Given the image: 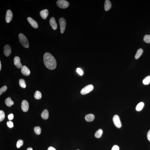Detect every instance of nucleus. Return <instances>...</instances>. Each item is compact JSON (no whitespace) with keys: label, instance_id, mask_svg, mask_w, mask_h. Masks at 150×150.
I'll return each mask as SVG.
<instances>
[{"label":"nucleus","instance_id":"nucleus-19","mask_svg":"<svg viewBox=\"0 0 150 150\" xmlns=\"http://www.w3.org/2000/svg\"><path fill=\"white\" fill-rule=\"evenodd\" d=\"M143 52V50L142 49H140L138 50L136 55L135 56V58L136 59H138L141 56Z\"/></svg>","mask_w":150,"mask_h":150},{"label":"nucleus","instance_id":"nucleus-29","mask_svg":"<svg viewBox=\"0 0 150 150\" xmlns=\"http://www.w3.org/2000/svg\"><path fill=\"white\" fill-rule=\"evenodd\" d=\"M7 87L6 86H3L0 89V95H1L3 93L6 91L7 90Z\"/></svg>","mask_w":150,"mask_h":150},{"label":"nucleus","instance_id":"nucleus-28","mask_svg":"<svg viewBox=\"0 0 150 150\" xmlns=\"http://www.w3.org/2000/svg\"><path fill=\"white\" fill-rule=\"evenodd\" d=\"M5 117V113L2 110L0 111V121L1 122L4 120Z\"/></svg>","mask_w":150,"mask_h":150},{"label":"nucleus","instance_id":"nucleus-10","mask_svg":"<svg viewBox=\"0 0 150 150\" xmlns=\"http://www.w3.org/2000/svg\"><path fill=\"white\" fill-rule=\"evenodd\" d=\"M21 72L23 75L27 76H29L30 73V70L25 65L22 66L21 68Z\"/></svg>","mask_w":150,"mask_h":150},{"label":"nucleus","instance_id":"nucleus-30","mask_svg":"<svg viewBox=\"0 0 150 150\" xmlns=\"http://www.w3.org/2000/svg\"><path fill=\"white\" fill-rule=\"evenodd\" d=\"M7 125L8 127L10 128H12L14 127V124L12 121H9L7 122Z\"/></svg>","mask_w":150,"mask_h":150},{"label":"nucleus","instance_id":"nucleus-20","mask_svg":"<svg viewBox=\"0 0 150 150\" xmlns=\"http://www.w3.org/2000/svg\"><path fill=\"white\" fill-rule=\"evenodd\" d=\"M103 131L102 129H100L96 131L94 135V136L96 138H100L103 134Z\"/></svg>","mask_w":150,"mask_h":150},{"label":"nucleus","instance_id":"nucleus-32","mask_svg":"<svg viewBox=\"0 0 150 150\" xmlns=\"http://www.w3.org/2000/svg\"><path fill=\"white\" fill-rule=\"evenodd\" d=\"M120 148L117 145H114L113 147L111 150H119Z\"/></svg>","mask_w":150,"mask_h":150},{"label":"nucleus","instance_id":"nucleus-3","mask_svg":"<svg viewBox=\"0 0 150 150\" xmlns=\"http://www.w3.org/2000/svg\"><path fill=\"white\" fill-rule=\"evenodd\" d=\"M56 3L57 6L62 9L66 8L69 6V3L65 0H58L57 1Z\"/></svg>","mask_w":150,"mask_h":150},{"label":"nucleus","instance_id":"nucleus-7","mask_svg":"<svg viewBox=\"0 0 150 150\" xmlns=\"http://www.w3.org/2000/svg\"><path fill=\"white\" fill-rule=\"evenodd\" d=\"M13 17V14L12 11L10 10H7L5 17L6 21L8 23L12 21Z\"/></svg>","mask_w":150,"mask_h":150},{"label":"nucleus","instance_id":"nucleus-24","mask_svg":"<svg viewBox=\"0 0 150 150\" xmlns=\"http://www.w3.org/2000/svg\"><path fill=\"white\" fill-rule=\"evenodd\" d=\"M19 85L21 88H25L26 87L25 81L23 79H20L19 80Z\"/></svg>","mask_w":150,"mask_h":150},{"label":"nucleus","instance_id":"nucleus-37","mask_svg":"<svg viewBox=\"0 0 150 150\" xmlns=\"http://www.w3.org/2000/svg\"><path fill=\"white\" fill-rule=\"evenodd\" d=\"M1 61H0V70H1Z\"/></svg>","mask_w":150,"mask_h":150},{"label":"nucleus","instance_id":"nucleus-1","mask_svg":"<svg viewBox=\"0 0 150 150\" xmlns=\"http://www.w3.org/2000/svg\"><path fill=\"white\" fill-rule=\"evenodd\" d=\"M43 61L44 65L48 69L53 70L57 66V62L55 59L50 53L47 52L43 56Z\"/></svg>","mask_w":150,"mask_h":150},{"label":"nucleus","instance_id":"nucleus-22","mask_svg":"<svg viewBox=\"0 0 150 150\" xmlns=\"http://www.w3.org/2000/svg\"><path fill=\"white\" fill-rule=\"evenodd\" d=\"M143 83L145 85L149 84L150 83V76L146 77L143 81Z\"/></svg>","mask_w":150,"mask_h":150},{"label":"nucleus","instance_id":"nucleus-26","mask_svg":"<svg viewBox=\"0 0 150 150\" xmlns=\"http://www.w3.org/2000/svg\"><path fill=\"white\" fill-rule=\"evenodd\" d=\"M143 40L146 43H150V35H145L144 37Z\"/></svg>","mask_w":150,"mask_h":150},{"label":"nucleus","instance_id":"nucleus-14","mask_svg":"<svg viewBox=\"0 0 150 150\" xmlns=\"http://www.w3.org/2000/svg\"><path fill=\"white\" fill-rule=\"evenodd\" d=\"M40 14L43 19H46L49 14V12L47 9H44L40 11Z\"/></svg>","mask_w":150,"mask_h":150},{"label":"nucleus","instance_id":"nucleus-2","mask_svg":"<svg viewBox=\"0 0 150 150\" xmlns=\"http://www.w3.org/2000/svg\"><path fill=\"white\" fill-rule=\"evenodd\" d=\"M18 36L20 42L22 45L25 48H29V44L26 37L22 33H20Z\"/></svg>","mask_w":150,"mask_h":150},{"label":"nucleus","instance_id":"nucleus-4","mask_svg":"<svg viewBox=\"0 0 150 150\" xmlns=\"http://www.w3.org/2000/svg\"><path fill=\"white\" fill-rule=\"evenodd\" d=\"M94 87L92 85H89L83 88L81 91L80 93L82 95L86 94L93 90Z\"/></svg>","mask_w":150,"mask_h":150},{"label":"nucleus","instance_id":"nucleus-11","mask_svg":"<svg viewBox=\"0 0 150 150\" xmlns=\"http://www.w3.org/2000/svg\"><path fill=\"white\" fill-rule=\"evenodd\" d=\"M28 21L30 24V25L32 27L35 29H37L38 27V25L37 22L35 21L32 18L29 17L27 19Z\"/></svg>","mask_w":150,"mask_h":150},{"label":"nucleus","instance_id":"nucleus-18","mask_svg":"<svg viewBox=\"0 0 150 150\" xmlns=\"http://www.w3.org/2000/svg\"><path fill=\"white\" fill-rule=\"evenodd\" d=\"M5 103L7 106L9 107H11L14 104V101L12 100L11 98L10 97L7 98L6 99Z\"/></svg>","mask_w":150,"mask_h":150},{"label":"nucleus","instance_id":"nucleus-34","mask_svg":"<svg viewBox=\"0 0 150 150\" xmlns=\"http://www.w3.org/2000/svg\"><path fill=\"white\" fill-rule=\"evenodd\" d=\"M147 137L148 140H149V141L150 142V129L148 132Z\"/></svg>","mask_w":150,"mask_h":150},{"label":"nucleus","instance_id":"nucleus-13","mask_svg":"<svg viewBox=\"0 0 150 150\" xmlns=\"http://www.w3.org/2000/svg\"><path fill=\"white\" fill-rule=\"evenodd\" d=\"M50 23L53 30H56L57 28V25L54 18L53 17L50 18Z\"/></svg>","mask_w":150,"mask_h":150},{"label":"nucleus","instance_id":"nucleus-16","mask_svg":"<svg viewBox=\"0 0 150 150\" xmlns=\"http://www.w3.org/2000/svg\"><path fill=\"white\" fill-rule=\"evenodd\" d=\"M85 119L87 121L91 122L94 120V116L92 114H88L85 116Z\"/></svg>","mask_w":150,"mask_h":150},{"label":"nucleus","instance_id":"nucleus-25","mask_svg":"<svg viewBox=\"0 0 150 150\" xmlns=\"http://www.w3.org/2000/svg\"><path fill=\"white\" fill-rule=\"evenodd\" d=\"M34 131L36 134L39 135L41 132V129L39 127H36L34 128Z\"/></svg>","mask_w":150,"mask_h":150},{"label":"nucleus","instance_id":"nucleus-12","mask_svg":"<svg viewBox=\"0 0 150 150\" xmlns=\"http://www.w3.org/2000/svg\"><path fill=\"white\" fill-rule=\"evenodd\" d=\"M14 64L18 68H21L22 66L21 62L20 57L18 56L15 57L14 60Z\"/></svg>","mask_w":150,"mask_h":150},{"label":"nucleus","instance_id":"nucleus-9","mask_svg":"<svg viewBox=\"0 0 150 150\" xmlns=\"http://www.w3.org/2000/svg\"><path fill=\"white\" fill-rule=\"evenodd\" d=\"M12 52L10 46L8 44H6L4 48L3 52L6 56L8 57L10 55Z\"/></svg>","mask_w":150,"mask_h":150},{"label":"nucleus","instance_id":"nucleus-8","mask_svg":"<svg viewBox=\"0 0 150 150\" xmlns=\"http://www.w3.org/2000/svg\"><path fill=\"white\" fill-rule=\"evenodd\" d=\"M21 108L22 111L24 112H27L29 108V103L26 100H23L22 101Z\"/></svg>","mask_w":150,"mask_h":150},{"label":"nucleus","instance_id":"nucleus-36","mask_svg":"<svg viewBox=\"0 0 150 150\" xmlns=\"http://www.w3.org/2000/svg\"><path fill=\"white\" fill-rule=\"evenodd\" d=\"M27 150H33V149L32 148L29 147L28 148Z\"/></svg>","mask_w":150,"mask_h":150},{"label":"nucleus","instance_id":"nucleus-35","mask_svg":"<svg viewBox=\"0 0 150 150\" xmlns=\"http://www.w3.org/2000/svg\"><path fill=\"white\" fill-rule=\"evenodd\" d=\"M48 150H56L54 148L52 147H50L48 149Z\"/></svg>","mask_w":150,"mask_h":150},{"label":"nucleus","instance_id":"nucleus-17","mask_svg":"<svg viewBox=\"0 0 150 150\" xmlns=\"http://www.w3.org/2000/svg\"><path fill=\"white\" fill-rule=\"evenodd\" d=\"M42 117L44 120H47L49 117V111L47 109H45L42 112L41 114Z\"/></svg>","mask_w":150,"mask_h":150},{"label":"nucleus","instance_id":"nucleus-5","mask_svg":"<svg viewBox=\"0 0 150 150\" xmlns=\"http://www.w3.org/2000/svg\"><path fill=\"white\" fill-rule=\"evenodd\" d=\"M113 121L114 125L118 128H120L121 127L122 124L119 116L117 115H115L113 117Z\"/></svg>","mask_w":150,"mask_h":150},{"label":"nucleus","instance_id":"nucleus-38","mask_svg":"<svg viewBox=\"0 0 150 150\" xmlns=\"http://www.w3.org/2000/svg\"></svg>","mask_w":150,"mask_h":150},{"label":"nucleus","instance_id":"nucleus-31","mask_svg":"<svg viewBox=\"0 0 150 150\" xmlns=\"http://www.w3.org/2000/svg\"><path fill=\"white\" fill-rule=\"evenodd\" d=\"M77 71L78 73L80 75H82L83 74V71L81 68H78L77 69Z\"/></svg>","mask_w":150,"mask_h":150},{"label":"nucleus","instance_id":"nucleus-33","mask_svg":"<svg viewBox=\"0 0 150 150\" xmlns=\"http://www.w3.org/2000/svg\"><path fill=\"white\" fill-rule=\"evenodd\" d=\"M14 117V116L13 114H9L8 116V118L9 120H11L13 119Z\"/></svg>","mask_w":150,"mask_h":150},{"label":"nucleus","instance_id":"nucleus-21","mask_svg":"<svg viewBox=\"0 0 150 150\" xmlns=\"http://www.w3.org/2000/svg\"><path fill=\"white\" fill-rule=\"evenodd\" d=\"M144 105V103L143 102L139 103L137 105L136 107V110L137 111H141L143 108Z\"/></svg>","mask_w":150,"mask_h":150},{"label":"nucleus","instance_id":"nucleus-23","mask_svg":"<svg viewBox=\"0 0 150 150\" xmlns=\"http://www.w3.org/2000/svg\"><path fill=\"white\" fill-rule=\"evenodd\" d=\"M34 97L35 99H36L39 100L40 99H41L42 97L41 93L40 91H37L35 92Z\"/></svg>","mask_w":150,"mask_h":150},{"label":"nucleus","instance_id":"nucleus-15","mask_svg":"<svg viewBox=\"0 0 150 150\" xmlns=\"http://www.w3.org/2000/svg\"><path fill=\"white\" fill-rule=\"evenodd\" d=\"M112 4L110 1L109 0H106L105 3L104 8L105 11H108L111 8Z\"/></svg>","mask_w":150,"mask_h":150},{"label":"nucleus","instance_id":"nucleus-27","mask_svg":"<svg viewBox=\"0 0 150 150\" xmlns=\"http://www.w3.org/2000/svg\"><path fill=\"white\" fill-rule=\"evenodd\" d=\"M23 144V141L22 140H19L17 142L16 146L17 148H19Z\"/></svg>","mask_w":150,"mask_h":150},{"label":"nucleus","instance_id":"nucleus-6","mask_svg":"<svg viewBox=\"0 0 150 150\" xmlns=\"http://www.w3.org/2000/svg\"><path fill=\"white\" fill-rule=\"evenodd\" d=\"M59 23L60 26L61 33H63L64 32L66 27V20L64 18H61L59 20Z\"/></svg>","mask_w":150,"mask_h":150}]
</instances>
